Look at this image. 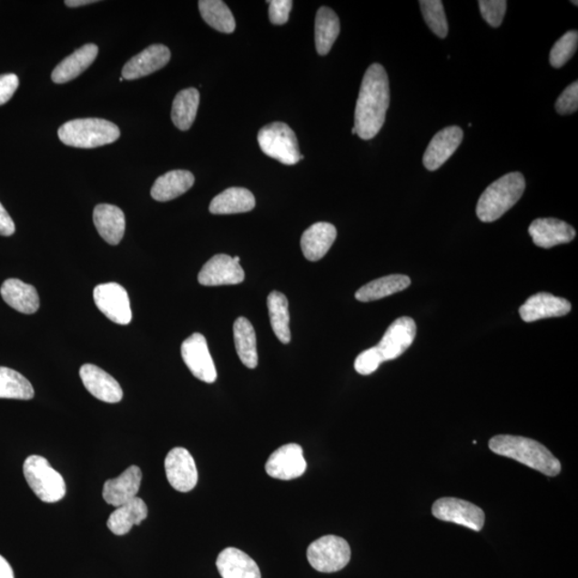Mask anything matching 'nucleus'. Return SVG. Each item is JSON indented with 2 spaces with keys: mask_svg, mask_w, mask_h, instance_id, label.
<instances>
[{
  "mask_svg": "<svg viewBox=\"0 0 578 578\" xmlns=\"http://www.w3.org/2000/svg\"><path fill=\"white\" fill-rule=\"evenodd\" d=\"M389 105L390 86L387 72L381 65L373 64L365 72L357 100L354 127L359 137L370 141L380 133Z\"/></svg>",
  "mask_w": 578,
  "mask_h": 578,
  "instance_id": "f257e3e1",
  "label": "nucleus"
},
{
  "mask_svg": "<svg viewBox=\"0 0 578 578\" xmlns=\"http://www.w3.org/2000/svg\"><path fill=\"white\" fill-rule=\"evenodd\" d=\"M492 452L522 462L545 474L555 477L562 472V464L549 449L529 438L512 435H498L490 441Z\"/></svg>",
  "mask_w": 578,
  "mask_h": 578,
  "instance_id": "f03ea898",
  "label": "nucleus"
},
{
  "mask_svg": "<svg viewBox=\"0 0 578 578\" xmlns=\"http://www.w3.org/2000/svg\"><path fill=\"white\" fill-rule=\"evenodd\" d=\"M526 181L519 172L510 173L492 182L480 197L477 216L481 221H497L519 202L524 194Z\"/></svg>",
  "mask_w": 578,
  "mask_h": 578,
  "instance_id": "7ed1b4c3",
  "label": "nucleus"
},
{
  "mask_svg": "<svg viewBox=\"0 0 578 578\" xmlns=\"http://www.w3.org/2000/svg\"><path fill=\"white\" fill-rule=\"evenodd\" d=\"M58 137L60 141L71 147L91 149L117 141L120 130L106 119H75L59 127Z\"/></svg>",
  "mask_w": 578,
  "mask_h": 578,
  "instance_id": "20e7f679",
  "label": "nucleus"
},
{
  "mask_svg": "<svg viewBox=\"0 0 578 578\" xmlns=\"http://www.w3.org/2000/svg\"><path fill=\"white\" fill-rule=\"evenodd\" d=\"M23 472L30 489L40 501L54 503L65 497V479L44 456H29L24 462Z\"/></svg>",
  "mask_w": 578,
  "mask_h": 578,
  "instance_id": "39448f33",
  "label": "nucleus"
},
{
  "mask_svg": "<svg viewBox=\"0 0 578 578\" xmlns=\"http://www.w3.org/2000/svg\"><path fill=\"white\" fill-rule=\"evenodd\" d=\"M258 141L265 155L285 166H295L300 161L296 134L286 124L273 123L261 127Z\"/></svg>",
  "mask_w": 578,
  "mask_h": 578,
  "instance_id": "423d86ee",
  "label": "nucleus"
},
{
  "mask_svg": "<svg viewBox=\"0 0 578 578\" xmlns=\"http://www.w3.org/2000/svg\"><path fill=\"white\" fill-rule=\"evenodd\" d=\"M308 561L321 573H333L346 567L350 562V544L337 535H326L309 546Z\"/></svg>",
  "mask_w": 578,
  "mask_h": 578,
  "instance_id": "0eeeda50",
  "label": "nucleus"
},
{
  "mask_svg": "<svg viewBox=\"0 0 578 578\" xmlns=\"http://www.w3.org/2000/svg\"><path fill=\"white\" fill-rule=\"evenodd\" d=\"M431 512L438 520L454 522L474 532H480L484 526L483 510L462 499L441 498L434 503Z\"/></svg>",
  "mask_w": 578,
  "mask_h": 578,
  "instance_id": "6e6552de",
  "label": "nucleus"
},
{
  "mask_svg": "<svg viewBox=\"0 0 578 578\" xmlns=\"http://www.w3.org/2000/svg\"><path fill=\"white\" fill-rule=\"evenodd\" d=\"M94 300L96 308L115 324H130L131 304L129 295L123 286L117 283L98 285L94 290Z\"/></svg>",
  "mask_w": 578,
  "mask_h": 578,
  "instance_id": "1a4fd4ad",
  "label": "nucleus"
},
{
  "mask_svg": "<svg viewBox=\"0 0 578 578\" xmlns=\"http://www.w3.org/2000/svg\"><path fill=\"white\" fill-rule=\"evenodd\" d=\"M181 356L188 370L198 380L207 383L217 380L218 373L203 334L194 333L181 345Z\"/></svg>",
  "mask_w": 578,
  "mask_h": 578,
  "instance_id": "9d476101",
  "label": "nucleus"
},
{
  "mask_svg": "<svg viewBox=\"0 0 578 578\" xmlns=\"http://www.w3.org/2000/svg\"><path fill=\"white\" fill-rule=\"evenodd\" d=\"M417 326L411 318H400L394 320L376 346L382 358V361H391L403 355L415 340Z\"/></svg>",
  "mask_w": 578,
  "mask_h": 578,
  "instance_id": "9b49d317",
  "label": "nucleus"
},
{
  "mask_svg": "<svg viewBox=\"0 0 578 578\" xmlns=\"http://www.w3.org/2000/svg\"><path fill=\"white\" fill-rule=\"evenodd\" d=\"M307 471V461L303 450L297 443H288L276 450L266 462V472L279 480H293L303 476Z\"/></svg>",
  "mask_w": 578,
  "mask_h": 578,
  "instance_id": "f8f14e48",
  "label": "nucleus"
},
{
  "mask_svg": "<svg viewBox=\"0 0 578 578\" xmlns=\"http://www.w3.org/2000/svg\"><path fill=\"white\" fill-rule=\"evenodd\" d=\"M166 472L169 484L176 491L188 492L198 484V473L196 461L185 448L170 450L166 459Z\"/></svg>",
  "mask_w": 578,
  "mask_h": 578,
  "instance_id": "ddd939ff",
  "label": "nucleus"
},
{
  "mask_svg": "<svg viewBox=\"0 0 578 578\" xmlns=\"http://www.w3.org/2000/svg\"><path fill=\"white\" fill-rule=\"evenodd\" d=\"M243 281L245 271L227 254H218L207 261L198 275V282L204 286L237 285Z\"/></svg>",
  "mask_w": 578,
  "mask_h": 578,
  "instance_id": "4468645a",
  "label": "nucleus"
},
{
  "mask_svg": "<svg viewBox=\"0 0 578 578\" xmlns=\"http://www.w3.org/2000/svg\"><path fill=\"white\" fill-rule=\"evenodd\" d=\"M464 132L460 127H447L431 139L423 156L425 168L434 172L441 168L460 147Z\"/></svg>",
  "mask_w": 578,
  "mask_h": 578,
  "instance_id": "2eb2a0df",
  "label": "nucleus"
},
{
  "mask_svg": "<svg viewBox=\"0 0 578 578\" xmlns=\"http://www.w3.org/2000/svg\"><path fill=\"white\" fill-rule=\"evenodd\" d=\"M81 380L88 392L106 403H119L124 397L117 380L94 364H84L80 370Z\"/></svg>",
  "mask_w": 578,
  "mask_h": 578,
  "instance_id": "dca6fc26",
  "label": "nucleus"
},
{
  "mask_svg": "<svg viewBox=\"0 0 578 578\" xmlns=\"http://www.w3.org/2000/svg\"><path fill=\"white\" fill-rule=\"evenodd\" d=\"M535 246L543 248H551L559 245H564L575 238L576 231L570 224L558 218H537L529 227Z\"/></svg>",
  "mask_w": 578,
  "mask_h": 578,
  "instance_id": "f3484780",
  "label": "nucleus"
},
{
  "mask_svg": "<svg viewBox=\"0 0 578 578\" xmlns=\"http://www.w3.org/2000/svg\"><path fill=\"white\" fill-rule=\"evenodd\" d=\"M143 473L137 466H130L119 477L107 480L103 486V498L113 507L123 506L136 498L142 484Z\"/></svg>",
  "mask_w": 578,
  "mask_h": 578,
  "instance_id": "a211bd4d",
  "label": "nucleus"
},
{
  "mask_svg": "<svg viewBox=\"0 0 578 578\" xmlns=\"http://www.w3.org/2000/svg\"><path fill=\"white\" fill-rule=\"evenodd\" d=\"M571 303L563 298L549 293H539L529 297L520 308L522 320L532 322L535 320L562 318L571 311Z\"/></svg>",
  "mask_w": 578,
  "mask_h": 578,
  "instance_id": "6ab92c4d",
  "label": "nucleus"
},
{
  "mask_svg": "<svg viewBox=\"0 0 578 578\" xmlns=\"http://www.w3.org/2000/svg\"><path fill=\"white\" fill-rule=\"evenodd\" d=\"M169 60L170 51L168 47L162 45L150 46L125 65L123 78L132 81L147 76L151 73L164 68Z\"/></svg>",
  "mask_w": 578,
  "mask_h": 578,
  "instance_id": "aec40b11",
  "label": "nucleus"
},
{
  "mask_svg": "<svg viewBox=\"0 0 578 578\" xmlns=\"http://www.w3.org/2000/svg\"><path fill=\"white\" fill-rule=\"evenodd\" d=\"M337 228L327 222H319L304 231L301 237V249L309 261L320 260L330 251L337 239Z\"/></svg>",
  "mask_w": 578,
  "mask_h": 578,
  "instance_id": "412c9836",
  "label": "nucleus"
},
{
  "mask_svg": "<svg viewBox=\"0 0 578 578\" xmlns=\"http://www.w3.org/2000/svg\"><path fill=\"white\" fill-rule=\"evenodd\" d=\"M217 568L222 578H261L258 563L235 547H228L220 553Z\"/></svg>",
  "mask_w": 578,
  "mask_h": 578,
  "instance_id": "4be33fe9",
  "label": "nucleus"
},
{
  "mask_svg": "<svg viewBox=\"0 0 578 578\" xmlns=\"http://www.w3.org/2000/svg\"><path fill=\"white\" fill-rule=\"evenodd\" d=\"M94 223L96 230L109 245L117 246L126 230L124 211L117 206L100 204L94 210Z\"/></svg>",
  "mask_w": 578,
  "mask_h": 578,
  "instance_id": "5701e85b",
  "label": "nucleus"
},
{
  "mask_svg": "<svg viewBox=\"0 0 578 578\" xmlns=\"http://www.w3.org/2000/svg\"><path fill=\"white\" fill-rule=\"evenodd\" d=\"M98 53V46L93 44L78 48L54 69L52 81L56 84H65L75 80L93 65Z\"/></svg>",
  "mask_w": 578,
  "mask_h": 578,
  "instance_id": "b1692460",
  "label": "nucleus"
},
{
  "mask_svg": "<svg viewBox=\"0 0 578 578\" xmlns=\"http://www.w3.org/2000/svg\"><path fill=\"white\" fill-rule=\"evenodd\" d=\"M3 299L12 309L23 314H34L40 308L39 295L33 285L17 279H8L0 289Z\"/></svg>",
  "mask_w": 578,
  "mask_h": 578,
  "instance_id": "393cba45",
  "label": "nucleus"
},
{
  "mask_svg": "<svg viewBox=\"0 0 578 578\" xmlns=\"http://www.w3.org/2000/svg\"><path fill=\"white\" fill-rule=\"evenodd\" d=\"M194 181L196 178L188 170H170L156 180L151 188V197L157 202H168L190 190Z\"/></svg>",
  "mask_w": 578,
  "mask_h": 578,
  "instance_id": "a878e982",
  "label": "nucleus"
},
{
  "mask_svg": "<svg viewBox=\"0 0 578 578\" xmlns=\"http://www.w3.org/2000/svg\"><path fill=\"white\" fill-rule=\"evenodd\" d=\"M255 198L251 191L245 188H229L218 194L209 206L212 215L245 214L255 208Z\"/></svg>",
  "mask_w": 578,
  "mask_h": 578,
  "instance_id": "bb28decb",
  "label": "nucleus"
},
{
  "mask_svg": "<svg viewBox=\"0 0 578 578\" xmlns=\"http://www.w3.org/2000/svg\"><path fill=\"white\" fill-rule=\"evenodd\" d=\"M148 515V508L142 498H133L123 506L116 508L107 520V527L116 535H124L133 526L142 524Z\"/></svg>",
  "mask_w": 578,
  "mask_h": 578,
  "instance_id": "cd10ccee",
  "label": "nucleus"
},
{
  "mask_svg": "<svg viewBox=\"0 0 578 578\" xmlns=\"http://www.w3.org/2000/svg\"><path fill=\"white\" fill-rule=\"evenodd\" d=\"M411 283V279L404 275H391L377 279L362 286L356 293V299L361 302L380 300L405 290Z\"/></svg>",
  "mask_w": 578,
  "mask_h": 578,
  "instance_id": "c85d7f7f",
  "label": "nucleus"
},
{
  "mask_svg": "<svg viewBox=\"0 0 578 578\" xmlns=\"http://www.w3.org/2000/svg\"><path fill=\"white\" fill-rule=\"evenodd\" d=\"M340 30V20L336 12L328 7L319 8L315 20V45L321 56L330 52Z\"/></svg>",
  "mask_w": 578,
  "mask_h": 578,
  "instance_id": "c756f323",
  "label": "nucleus"
},
{
  "mask_svg": "<svg viewBox=\"0 0 578 578\" xmlns=\"http://www.w3.org/2000/svg\"><path fill=\"white\" fill-rule=\"evenodd\" d=\"M234 340L236 351L243 364L248 369H255L259 364L257 349V334L246 318H239L234 324Z\"/></svg>",
  "mask_w": 578,
  "mask_h": 578,
  "instance_id": "7c9ffc66",
  "label": "nucleus"
},
{
  "mask_svg": "<svg viewBox=\"0 0 578 578\" xmlns=\"http://www.w3.org/2000/svg\"><path fill=\"white\" fill-rule=\"evenodd\" d=\"M268 311H269L270 322L273 332L279 342L289 344L290 342L289 300L279 291H272L267 298Z\"/></svg>",
  "mask_w": 578,
  "mask_h": 578,
  "instance_id": "2f4dec72",
  "label": "nucleus"
},
{
  "mask_svg": "<svg viewBox=\"0 0 578 578\" xmlns=\"http://www.w3.org/2000/svg\"><path fill=\"white\" fill-rule=\"evenodd\" d=\"M199 106V93L196 88L181 90L175 96L172 108V120L181 131H187L197 118Z\"/></svg>",
  "mask_w": 578,
  "mask_h": 578,
  "instance_id": "473e14b6",
  "label": "nucleus"
},
{
  "mask_svg": "<svg viewBox=\"0 0 578 578\" xmlns=\"http://www.w3.org/2000/svg\"><path fill=\"white\" fill-rule=\"evenodd\" d=\"M200 15L209 26L224 34L234 33L236 22L228 5L221 0H200Z\"/></svg>",
  "mask_w": 578,
  "mask_h": 578,
  "instance_id": "72a5a7b5",
  "label": "nucleus"
},
{
  "mask_svg": "<svg viewBox=\"0 0 578 578\" xmlns=\"http://www.w3.org/2000/svg\"><path fill=\"white\" fill-rule=\"evenodd\" d=\"M35 390L32 383L16 370L0 367V399L32 400Z\"/></svg>",
  "mask_w": 578,
  "mask_h": 578,
  "instance_id": "f704fd0d",
  "label": "nucleus"
},
{
  "mask_svg": "<svg viewBox=\"0 0 578 578\" xmlns=\"http://www.w3.org/2000/svg\"><path fill=\"white\" fill-rule=\"evenodd\" d=\"M420 8H421L425 23L431 32L440 38L445 39L449 27L442 2L441 0H421Z\"/></svg>",
  "mask_w": 578,
  "mask_h": 578,
  "instance_id": "c9c22d12",
  "label": "nucleus"
},
{
  "mask_svg": "<svg viewBox=\"0 0 578 578\" xmlns=\"http://www.w3.org/2000/svg\"><path fill=\"white\" fill-rule=\"evenodd\" d=\"M577 46L578 33L576 30H570V32L565 33L552 48L550 63L553 68H562L567 64L573 57Z\"/></svg>",
  "mask_w": 578,
  "mask_h": 578,
  "instance_id": "e433bc0d",
  "label": "nucleus"
},
{
  "mask_svg": "<svg viewBox=\"0 0 578 578\" xmlns=\"http://www.w3.org/2000/svg\"><path fill=\"white\" fill-rule=\"evenodd\" d=\"M481 15L492 27L502 25L507 11V2L504 0H481L479 2Z\"/></svg>",
  "mask_w": 578,
  "mask_h": 578,
  "instance_id": "4c0bfd02",
  "label": "nucleus"
},
{
  "mask_svg": "<svg viewBox=\"0 0 578 578\" xmlns=\"http://www.w3.org/2000/svg\"><path fill=\"white\" fill-rule=\"evenodd\" d=\"M382 358L376 346L361 352L355 361V370L359 374L370 375L380 368L382 363Z\"/></svg>",
  "mask_w": 578,
  "mask_h": 578,
  "instance_id": "58836bf2",
  "label": "nucleus"
},
{
  "mask_svg": "<svg viewBox=\"0 0 578 578\" xmlns=\"http://www.w3.org/2000/svg\"><path fill=\"white\" fill-rule=\"evenodd\" d=\"M578 109V83L569 85L559 96L556 102V111L561 115H570L577 112Z\"/></svg>",
  "mask_w": 578,
  "mask_h": 578,
  "instance_id": "ea45409f",
  "label": "nucleus"
},
{
  "mask_svg": "<svg viewBox=\"0 0 578 578\" xmlns=\"http://www.w3.org/2000/svg\"><path fill=\"white\" fill-rule=\"evenodd\" d=\"M268 4H270L269 17L272 24L284 25L285 23H288L294 4L291 0H273Z\"/></svg>",
  "mask_w": 578,
  "mask_h": 578,
  "instance_id": "a19ab883",
  "label": "nucleus"
},
{
  "mask_svg": "<svg viewBox=\"0 0 578 578\" xmlns=\"http://www.w3.org/2000/svg\"><path fill=\"white\" fill-rule=\"evenodd\" d=\"M18 84V77L12 73L0 76V106L5 105L14 96Z\"/></svg>",
  "mask_w": 578,
  "mask_h": 578,
  "instance_id": "79ce46f5",
  "label": "nucleus"
},
{
  "mask_svg": "<svg viewBox=\"0 0 578 578\" xmlns=\"http://www.w3.org/2000/svg\"><path fill=\"white\" fill-rule=\"evenodd\" d=\"M15 233V224L9 216L7 210L0 203V235L5 237L12 236Z\"/></svg>",
  "mask_w": 578,
  "mask_h": 578,
  "instance_id": "37998d69",
  "label": "nucleus"
},
{
  "mask_svg": "<svg viewBox=\"0 0 578 578\" xmlns=\"http://www.w3.org/2000/svg\"><path fill=\"white\" fill-rule=\"evenodd\" d=\"M0 578H15L14 570L3 556H0Z\"/></svg>",
  "mask_w": 578,
  "mask_h": 578,
  "instance_id": "c03bdc74",
  "label": "nucleus"
},
{
  "mask_svg": "<svg viewBox=\"0 0 578 578\" xmlns=\"http://www.w3.org/2000/svg\"><path fill=\"white\" fill-rule=\"evenodd\" d=\"M95 0H66L65 2L66 5H68L70 8L82 7V5L96 4Z\"/></svg>",
  "mask_w": 578,
  "mask_h": 578,
  "instance_id": "a18cd8bd",
  "label": "nucleus"
},
{
  "mask_svg": "<svg viewBox=\"0 0 578 578\" xmlns=\"http://www.w3.org/2000/svg\"><path fill=\"white\" fill-rule=\"evenodd\" d=\"M233 259L236 261V263H239V261H240V258L239 257H235Z\"/></svg>",
  "mask_w": 578,
  "mask_h": 578,
  "instance_id": "49530a36",
  "label": "nucleus"
},
{
  "mask_svg": "<svg viewBox=\"0 0 578 578\" xmlns=\"http://www.w3.org/2000/svg\"><path fill=\"white\" fill-rule=\"evenodd\" d=\"M351 134H357L355 127H352Z\"/></svg>",
  "mask_w": 578,
  "mask_h": 578,
  "instance_id": "de8ad7c7",
  "label": "nucleus"
},
{
  "mask_svg": "<svg viewBox=\"0 0 578 578\" xmlns=\"http://www.w3.org/2000/svg\"><path fill=\"white\" fill-rule=\"evenodd\" d=\"M572 4H574L575 5H577V2H572Z\"/></svg>",
  "mask_w": 578,
  "mask_h": 578,
  "instance_id": "09e8293b",
  "label": "nucleus"
}]
</instances>
